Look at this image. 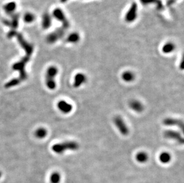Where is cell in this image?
Instances as JSON below:
<instances>
[{
	"label": "cell",
	"mask_w": 184,
	"mask_h": 183,
	"mask_svg": "<svg viewBox=\"0 0 184 183\" xmlns=\"http://www.w3.org/2000/svg\"><path fill=\"white\" fill-rule=\"evenodd\" d=\"M61 181V175L58 172H52L50 177V183H60Z\"/></svg>",
	"instance_id": "603a6c76"
},
{
	"label": "cell",
	"mask_w": 184,
	"mask_h": 183,
	"mask_svg": "<svg viewBox=\"0 0 184 183\" xmlns=\"http://www.w3.org/2000/svg\"><path fill=\"white\" fill-rule=\"evenodd\" d=\"M163 136L166 139L173 140L180 144H183L184 140L181 134L178 132L171 130H167L163 132Z\"/></svg>",
	"instance_id": "5b68a950"
},
{
	"label": "cell",
	"mask_w": 184,
	"mask_h": 183,
	"mask_svg": "<svg viewBox=\"0 0 184 183\" xmlns=\"http://www.w3.org/2000/svg\"><path fill=\"white\" fill-rule=\"evenodd\" d=\"M52 14L54 17L62 23L64 29H67L69 27V22H68L62 10L60 9H56L55 10H54Z\"/></svg>",
	"instance_id": "ba28073f"
},
{
	"label": "cell",
	"mask_w": 184,
	"mask_h": 183,
	"mask_svg": "<svg viewBox=\"0 0 184 183\" xmlns=\"http://www.w3.org/2000/svg\"><path fill=\"white\" fill-rule=\"evenodd\" d=\"M29 59L30 57L26 55L21 60H20L19 61L15 63L12 67L13 70L18 71L19 72V77L17 79L20 82V83L21 81L26 80L28 78V75L25 71V66L29 61Z\"/></svg>",
	"instance_id": "3957f363"
},
{
	"label": "cell",
	"mask_w": 184,
	"mask_h": 183,
	"mask_svg": "<svg viewBox=\"0 0 184 183\" xmlns=\"http://www.w3.org/2000/svg\"><path fill=\"white\" fill-rule=\"evenodd\" d=\"M129 106L130 108L137 113L142 112L144 110V106L142 103L136 100H132L130 101Z\"/></svg>",
	"instance_id": "4fadbf2b"
},
{
	"label": "cell",
	"mask_w": 184,
	"mask_h": 183,
	"mask_svg": "<svg viewBox=\"0 0 184 183\" xmlns=\"http://www.w3.org/2000/svg\"><path fill=\"white\" fill-rule=\"evenodd\" d=\"M58 68L54 65L48 68L45 74V85L50 90H54L56 88V77L58 74Z\"/></svg>",
	"instance_id": "7a4b0ae2"
},
{
	"label": "cell",
	"mask_w": 184,
	"mask_h": 183,
	"mask_svg": "<svg viewBox=\"0 0 184 183\" xmlns=\"http://www.w3.org/2000/svg\"><path fill=\"white\" fill-rule=\"evenodd\" d=\"M57 108L60 112L63 114H69L73 110V106L71 104L65 101H60L57 104Z\"/></svg>",
	"instance_id": "8fae6325"
},
{
	"label": "cell",
	"mask_w": 184,
	"mask_h": 183,
	"mask_svg": "<svg viewBox=\"0 0 184 183\" xmlns=\"http://www.w3.org/2000/svg\"><path fill=\"white\" fill-rule=\"evenodd\" d=\"M80 35L77 32H73L68 36L67 41L71 43H76L79 41Z\"/></svg>",
	"instance_id": "44dd1931"
},
{
	"label": "cell",
	"mask_w": 184,
	"mask_h": 183,
	"mask_svg": "<svg viewBox=\"0 0 184 183\" xmlns=\"http://www.w3.org/2000/svg\"><path fill=\"white\" fill-rule=\"evenodd\" d=\"M16 32L14 30H11V31L9 32V33H8V35H7V36H8V37L9 38H11V37H13L14 36H16Z\"/></svg>",
	"instance_id": "484cf974"
},
{
	"label": "cell",
	"mask_w": 184,
	"mask_h": 183,
	"mask_svg": "<svg viewBox=\"0 0 184 183\" xmlns=\"http://www.w3.org/2000/svg\"><path fill=\"white\" fill-rule=\"evenodd\" d=\"M52 23V19L50 15L46 13H45L43 16H42V26L44 29H48L51 26Z\"/></svg>",
	"instance_id": "9a60e30c"
},
{
	"label": "cell",
	"mask_w": 184,
	"mask_h": 183,
	"mask_svg": "<svg viewBox=\"0 0 184 183\" xmlns=\"http://www.w3.org/2000/svg\"><path fill=\"white\" fill-rule=\"evenodd\" d=\"M65 33L64 29L58 28L56 29L55 31L50 33L47 37V41L50 43H53L57 42L58 39L63 37Z\"/></svg>",
	"instance_id": "9c48e42d"
},
{
	"label": "cell",
	"mask_w": 184,
	"mask_h": 183,
	"mask_svg": "<svg viewBox=\"0 0 184 183\" xmlns=\"http://www.w3.org/2000/svg\"><path fill=\"white\" fill-rule=\"evenodd\" d=\"M87 81V77L85 74L79 73L76 74L74 77L73 87L75 88H78L81 86L84 83Z\"/></svg>",
	"instance_id": "7c38bea8"
},
{
	"label": "cell",
	"mask_w": 184,
	"mask_h": 183,
	"mask_svg": "<svg viewBox=\"0 0 184 183\" xmlns=\"http://www.w3.org/2000/svg\"><path fill=\"white\" fill-rule=\"evenodd\" d=\"M113 122L118 128L119 132L123 136H127L129 133V129L128 126L126 124L125 122L120 116H116L113 119Z\"/></svg>",
	"instance_id": "277c9868"
},
{
	"label": "cell",
	"mask_w": 184,
	"mask_h": 183,
	"mask_svg": "<svg viewBox=\"0 0 184 183\" xmlns=\"http://www.w3.org/2000/svg\"><path fill=\"white\" fill-rule=\"evenodd\" d=\"M136 160L141 164L147 162L148 160V155L145 152H140L136 155Z\"/></svg>",
	"instance_id": "ac0fdd59"
},
{
	"label": "cell",
	"mask_w": 184,
	"mask_h": 183,
	"mask_svg": "<svg viewBox=\"0 0 184 183\" xmlns=\"http://www.w3.org/2000/svg\"><path fill=\"white\" fill-rule=\"evenodd\" d=\"M16 9V4L14 2L7 3L4 6V10L9 14H11Z\"/></svg>",
	"instance_id": "7402d4cb"
},
{
	"label": "cell",
	"mask_w": 184,
	"mask_h": 183,
	"mask_svg": "<svg viewBox=\"0 0 184 183\" xmlns=\"http://www.w3.org/2000/svg\"><path fill=\"white\" fill-rule=\"evenodd\" d=\"M47 135V130L44 127L38 128L35 132V136L38 139H42Z\"/></svg>",
	"instance_id": "ffe728a7"
},
{
	"label": "cell",
	"mask_w": 184,
	"mask_h": 183,
	"mask_svg": "<svg viewBox=\"0 0 184 183\" xmlns=\"http://www.w3.org/2000/svg\"><path fill=\"white\" fill-rule=\"evenodd\" d=\"M17 39V41L20 45L21 47L24 48V49L26 53V55L30 57L32 54L33 52V47L32 46L29 44L25 39L23 36L19 33H16V36Z\"/></svg>",
	"instance_id": "8992f818"
},
{
	"label": "cell",
	"mask_w": 184,
	"mask_h": 183,
	"mask_svg": "<svg viewBox=\"0 0 184 183\" xmlns=\"http://www.w3.org/2000/svg\"><path fill=\"white\" fill-rule=\"evenodd\" d=\"M140 1L143 5L154 4L158 10H162L163 9V4L161 0H140Z\"/></svg>",
	"instance_id": "5bb4252c"
},
{
	"label": "cell",
	"mask_w": 184,
	"mask_h": 183,
	"mask_svg": "<svg viewBox=\"0 0 184 183\" xmlns=\"http://www.w3.org/2000/svg\"><path fill=\"white\" fill-rule=\"evenodd\" d=\"M1 175H2V173H1V171H0V178H1Z\"/></svg>",
	"instance_id": "f1b7e54d"
},
{
	"label": "cell",
	"mask_w": 184,
	"mask_h": 183,
	"mask_svg": "<svg viewBox=\"0 0 184 183\" xmlns=\"http://www.w3.org/2000/svg\"><path fill=\"white\" fill-rule=\"evenodd\" d=\"M19 14H13L12 16L11 20L10 21V26H11L13 29H16L19 25Z\"/></svg>",
	"instance_id": "cb8c5ba5"
},
{
	"label": "cell",
	"mask_w": 184,
	"mask_h": 183,
	"mask_svg": "<svg viewBox=\"0 0 184 183\" xmlns=\"http://www.w3.org/2000/svg\"><path fill=\"white\" fill-rule=\"evenodd\" d=\"M176 1V0H167V4H168V5H172Z\"/></svg>",
	"instance_id": "4316f807"
},
{
	"label": "cell",
	"mask_w": 184,
	"mask_h": 183,
	"mask_svg": "<svg viewBox=\"0 0 184 183\" xmlns=\"http://www.w3.org/2000/svg\"><path fill=\"white\" fill-rule=\"evenodd\" d=\"M137 16L138 5L136 3H133L125 14V21L128 23H132L136 19Z\"/></svg>",
	"instance_id": "52a82bcc"
},
{
	"label": "cell",
	"mask_w": 184,
	"mask_h": 183,
	"mask_svg": "<svg viewBox=\"0 0 184 183\" xmlns=\"http://www.w3.org/2000/svg\"><path fill=\"white\" fill-rule=\"evenodd\" d=\"M67 1H68V0H60L61 3H66Z\"/></svg>",
	"instance_id": "83f0119b"
},
{
	"label": "cell",
	"mask_w": 184,
	"mask_h": 183,
	"mask_svg": "<svg viewBox=\"0 0 184 183\" xmlns=\"http://www.w3.org/2000/svg\"><path fill=\"white\" fill-rule=\"evenodd\" d=\"M79 148V144L75 141H65L54 144L52 150L56 154H62L67 150H77Z\"/></svg>",
	"instance_id": "6da1fadb"
},
{
	"label": "cell",
	"mask_w": 184,
	"mask_h": 183,
	"mask_svg": "<svg viewBox=\"0 0 184 183\" xmlns=\"http://www.w3.org/2000/svg\"><path fill=\"white\" fill-rule=\"evenodd\" d=\"M163 124L166 126H175L183 130V123L182 120L174 118H166L163 120Z\"/></svg>",
	"instance_id": "30bf717a"
},
{
	"label": "cell",
	"mask_w": 184,
	"mask_h": 183,
	"mask_svg": "<svg viewBox=\"0 0 184 183\" xmlns=\"http://www.w3.org/2000/svg\"><path fill=\"white\" fill-rule=\"evenodd\" d=\"M35 19V17L32 13H27L24 15V20L25 23H32Z\"/></svg>",
	"instance_id": "d4e9b609"
},
{
	"label": "cell",
	"mask_w": 184,
	"mask_h": 183,
	"mask_svg": "<svg viewBox=\"0 0 184 183\" xmlns=\"http://www.w3.org/2000/svg\"><path fill=\"white\" fill-rule=\"evenodd\" d=\"M135 74L131 71H126L122 74V79L125 82H132L135 79Z\"/></svg>",
	"instance_id": "2e32d148"
},
{
	"label": "cell",
	"mask_w": 184,
	"mask_h": 183,
	"mask_svg": "<svg viewBox=\"0 0 184 183\" xmlns=\"http://www.w3.org/2000/svg\"><path fill=\"white\" fill-rule=\"evenodd\" d=\"M159 161L163 164L169 163L171 161V155L167 152H163L159 155Z\"/></svg>",
	"instance_id": "e0dca14e"
},
{
	"label": "cell",
	"mask_w": 184,
	"mask_h": 183,
	"mask_svg": "<svg viewBox=\"0 0 184 183\" xmlns=\"http://www.w3.org/2000/svg\"><path fill=\"white\" fill-rule=\"evenodd\" d=\"M175 49V46L172 42H167L162 47V51L164 54H168L172 53Z\"/></svg>",
	"instance_id": "d6986e66"
}]
</instances>
